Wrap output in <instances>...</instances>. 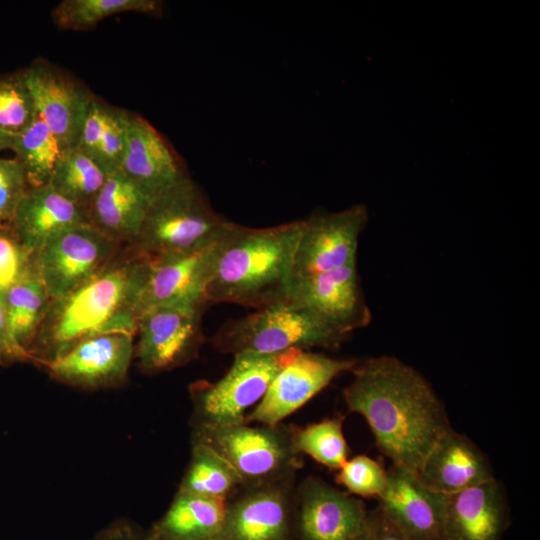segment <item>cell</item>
Returning <instances> with one entry per match:
<instances>
[{
	"label": "cell",
	"instance_id": "cell-1",
	"mask_svg": "<svg viewBox=\"0 0 540 540\" xmlns=\"http://www.w3.org/2000/svg\"><path fill=\"white\" fill-rule=\"evenodd\" d=\"M343 390L349 411L364 417L378 449L393 465L417 473L437 440L451 428L445 407L431 384L395 356L357 364Z\"/></svg>",
	"mask_w": 540,
	"mask_h": 540
},
{
	"label": "cell",
	"instance_id": "cell-2",
	"mask_svg": "<svg viewBox=\"0 0 540 540\" xmlns=\"http://www.w3.org/2000/svg\"><path fill=\"white\" fill-rule=\"evenodd\" d=\"M148 260L128 245L89 280L52 299L31 349L45 366L77 343L111 332L136 333Z\"/></svg>",
	"mask_w": 540,
	"mask_h": 540
},
{
	"label": "cell",
	"instance_id": "cell-3",
	"mask_svg": "<svg viewBox=\"0 0 540 540\" xmlns=\"http://www.w3.org/2000/svg\"><path fill=\"white\" fill-rule=\"evenodd\" d=\"M303 220L252 228L229 222L214 245L208 303L259 309L288 299Z\"/></svg>",
	"mask_w": 540,
	"mask_h": 540
},
{
	"label": "cell",
	"instance_id": "cell-4",
	"mask_svg": "<svg viewBox=\"0 0 540 540\" xmlns=\"http://www.w3.org/2000/svg\"><path fill=\"white\" fill-rule=\"evenodd\" d=\"M229 222L189 176L152 199L128 246L149 258L198 251L213 245Z\"/></svg>",
	"mask_w": 540,
	"mask_h": 540
},
{
	"label": "cell",
	"instance_id": "cell-5",
	"mask_svg": "<svg viewBox=\"0 0 540 540\" xmlns=\"http://www.w3.org/2000/svg\"><path fill=\"white\" fill-rule=\"evenodd\" d=\"M347 336L285 300L229 320L212 337V344L233 355L275 354L290 349L337 348Z\"/></svg>",
	"mask_w": 540,
	"mask_h": 540
},
{
	"label": "cell",
	"instance_id": "cell-6",
	"mask_svg": "<svg viewBox=\"0 0 540 540\" xmlns=\"http://www.w3.org/2000/svg\"><path fill=\"white\" fill-rule=\"evenodd\" d=\"M292 430L281 424L241 423L195 429L192 441L206 444L224 458L245 488L294 479L302 461L293 446Z\"/></svg>",
	"mask_w": 540,
	"mask_h": 540
},
{
	"label": "cell",
	"instance_id": "cell-7",
	"mask_svg": "<svg viewBox=\"0 0 540 540\" xmlns=\"http://www.w3.org/2000/svg\"><path fill=\"white\" fill-rule=\"evenodd\" d=\"M296 350L275 354L238 353L218 381L192 383L189 392L194 430L245 423L247 410L260 402L274 376Z\"/></svg>",
	"mask_w": 540,
	"mask_h": 540
},
{
	"label": "cell",
	"instance_id": "cell-8",
	"mask_svg": "<svg viewBox=\"0 0 540 540\" xmlns=\"http://www.w3.org/2000/svg\"><path fill=\"white\" fill-rule=\"evenodd\" d=\"M123 246L84 222L51 237L35 254L36 270L55 299L101 271Z\"/></svg>",
	"mask_w": 540,
	"mask_h": 540
},
{
	"label": "cell",
	"instance_id": "cell-9",
	"mask_svg": "<svg viewBox=\"0 0 540 540\" xmlns=\"http://www.w3.org/2000/svg\"><path fill=\"white\" fill-rule=\"evenodd\" d=\"M206 307L155 306L138 318L134 349L138 367L158 374L181 367L199 356L205 341L202 316Z\"/></svg>",
	"mask_w": 540,
	"mask_h": 540
},
{
	"label": "cell",
	"instance_id": "cell-10",
	"mask_svg": "<svg viewBox=\"0 0 540 540\" xmlns=\"http://www.w3.org/2000/svg\"><path fill=\"white\" fill-rule=\"evenodd\" d=\"M356 359H339L309 350H296L274 376L265 395L247 414L245 423L276 426L296 412L343 372L351 371Z\"/></svg>",
	"mask_w": 540,
	"mask_h": 540
},
{
	"label": "cell",
	"instance_id": "cell-11",
	"mask_svg": "<svg viewBox=\"0 0 540 540\" xmlns=\"http://www.w3.org/2000/svg\"><path fill=\"white\" fill-rule=\"evenodd\" d=\"M287 300L345 335L368 326L372 318L356 262L331 271L293 277Z\"/></svg>",
	"mask_w": 540,
	"mask_h": 540
},
{
	"label": "cell",
	"instance_id": "cell-12",
	"mask_svg": "<svg viewBox=\"0 0 540 540\" xmlns=\"http://www.w3.org/2000/svg\"><path fill=\"white\" fill-rule=\"evenodd\" d=\"M367 220L364 205L339 212L314 213L303 219L293 277L331 271L356 262L359 236Z\"/></svg>",
	"mask_w": 540,
	"mask_h": 540
},
{
	"label": "cell",
	"instance_id": "cell-13",
	"mask_svg": "<svg viewBox=\"0 0 540 540\" xmlns=\"http://www.w3.org/2000/svg\"><path fill=\"white\" fill-rule=\"evenodd\" d=\"M292 481L245 487L241 495L227 502L220 537L223 540H294L296 512Z\"/></svg>",
	"mask_w": 540,
	"mask_h": 540
},
{
	"label": "cell",
	"instance_id": "cell-14",
	"mask_svg": "<svg viewBox=\"0 0 540 540\" xmlns=\"http://www.w3.org/2000/svg\"><path fill=\"white\" fill-rule=\"evenodd\" d=\"M134 334L111 332L82 340L44 367L55 380L82 389L123 383L134 356Z\"/></svg>",
	"mask_w": 540,
	"mask_h": 540
},
{
	"label": "cell",
	"instance_id": "cell-15",
	"mask_svg": "<svg viewBox=\"0 0 540 540\" xmlns=\"http://www.w3.org/2000/svg\"><path fill=\"white\" fill-rule=\"evenodd\" d=\"M295 502L297 540H351L368 515L361 500L318 477L304 480Z\"/></svg>",
	"mask_w": 540,
	"mask_h": 540
},
{
	"label": "cell",
	"instance_id": "cell-16",
	"mask_svg": "<svg viewBox=\"0 0 540 540\" xmlns=\"http://www.w3.org/2000/svg\"><path fill=\"white\" fill-rule=\"evenodd\" d=\"M24 74L37 114L64 150L75 147L93 95L44 60L35 61Z\"/></svg>",
	"mask_w": 540,
	"mask_h": 540
},
{
	"label": "cell",
	"instance_id": "cell-17",
	"mask_svg": "<svg viewBox=\"0 0 540 540\" xmlns=\"http://www.w3.org/2000/svg\"><path fill=\"white\" fill-rule=\"evenodd\" d=\"M378 499L384 515L410 540H446L445 495L423 485L415 472L392 465Z\"/></svg>",
	"mask_w": 540,
	"mask_h": 540
},
{
	"label": "cell",
	"instance_id": "cell-18",
	"mask_svg": "<svg viewBox=\"0 0 540 540\" xmlns=\"http://www.w3.org/2000/svg\"><path fill=\"white\" fill-rule=\"evenodd\" d=\"M120 170L151 199L190 176L164 137L145 118L129 111Z\"/></svg>",
	"mask_w": 540,
	"mask_h": 540
},
{
	"label": "cell",
	"instance_id": "cell-19",
	"mask_svg": "<svg viewBox=\"0 0 540 540\" xmlns=\"http://www.w3.org/2000/svg\"><path fill=\"white\" fill-rule=\"evenodd\" d=\"M215 243L198 251L147 257L142 311L155 306L207 307L206 289Z\"/></svg>",
	"mask_w": 540,
	"mask_h": 540
},
{
	"label": "cell",
	"instance_id": "cell-20",
	"mask_svg": "<svg viewBox=\"0 0 540 540\" xmlns=\"http://www.w3.org/2000/svg\"><path fill=\"white\" fill-rule=\"evenodd\" d=\"M416 474L423 485L442 495L495 478L486 454L466 435L452 428L437 440Z\"/></svg>",
	"mask_w": 540,
	"mask_h": 540
},
{
	"label": "cell",
	"instance_id": "cell-21",
	"mask_svg": "<svg viewBox=\"0 0 540 540\" xmlns=\"http://www.w3.org/2000/svg\"><path fill=\"white\" fill-rule=\"evenodd\" d=\"M508 519L505 489L496 478L445 495L446 540H502Z\"/></svg>",
	"mask_w": 540,
	"mask_h": 540
},
{
	"label": "cell",
	"instance_id": "cell-22",
	"mask_svg": "<svg viewBox=\"0 0 540 540\" xmlns=\"http://www.w3.org/2000/svg\"><path fill=\"white\" fill-rule=\"evenodd\" d=\"M84 222H89L87 212L47 184L29 187L11 224L24 246L35 255L51 237Z\"/></svg>",
	"mask_w": 540,
	"mask_h": 540
},
{
	"label": "cell",
	"instance_id": "cell-23",
	"mask_svg": "<svg viewBox=\"0 0 540 540\" xmlns=\"http://www.w3.org/2000/svg\"><path fill=\"white\" fill-rule=\"evenodd\" d=\"M152 199L121 170L107 175L88 210L93 226L121 245L137 237Z\"/></svg>",
	"mask_w": 540,
	"mask_h": 540
},
{
	"label": "cell",
	"instance_id": "cell-24",
	"mask_svg": "<svg viewBox=\"0 0 540 540\" xmlns=\"http://www.w3.org/2000/svg\"><path fill=\"white\" fill-rule=\"evenodd\" d=\"M227 502L178 491L150 534L153 540H206L218 536L224 526Z\"/></svg>",
	"mask_w": 540,
	"mask_h": 540
},
{
	"label": "cell",
	"instance_id": "cell-25",
	"mask_svg": "<svg viewBox=\"0 0 540 540\" xmlns=\"http://www.w3.org/2000/svg\"><path fill=\"white\" fill-rule=\"evenodd\" d=\"M127 112L93 96L86 113L76 146L107 175L121 168Z\"/></svg>",
	"mask_w": 540,
	"mask_h": 540
},
{
	"label": "cell",
	"instance_id": "cell-26",
	"mask_svg": "<svg viewBox=\"0 0 540 540\" xmlns=\"http://www.w3.org/2000/svg\"><path fill=\"white\" fill-rule=\"evenodd\" d=\"M9 337L22 362L31 349L49 309L51 298L36 268L4 295Z\"/></svg>",
	"mask_w": 540,
	"mask_h": 540
},
{
	"label": "cell",
	"instance_id": "cell-27",
	"mask_svg": "<svg viewBox=\"0 0 540 540\" xmlns=\"http://www.w3.org/2000/svg\"><path fill=\"white\" fill-rule=\"evenodd\" d=\"M240 486L239 475L224 458L206 444L192 441L191 460L178 491L228 501Z\"/></svg>",
	"mask_w": 540,
	"mask_h": 540
},
{
	"label": "cell",
	"instance_id": "cell-28",
	"mask_svg": "<svg viewBox=\"0 0 540 540\" xmlns=\"http://www.w3.org/2000/svg\"><path fill=\"white\" fill-rule=\"evenodd\" d=\"M107 174L77 146L63 150L49 185L87 212Z\"/></svg>",
	"mask_w": 540,
	"mask_h": 540
},
{
	"label": "cell",
	"instance_id": "cell-29",
	"mask_svg": "<svg viewBox=\"0 0 540 540\" xmlns=\"http://www.w3.org/2000/svg\"><path fill=\"white\" fill-rule=\"evenodd\" d=\"M10 150L24 169L30 188L49 184L63 148L37 114L32 123L13 137Z\"/></svg>",
	"mask_w": 540,
	"mask_h": 540
},
{
	"label": "cell",
	"instance_id": "cell-30",
	"mask_svg": "<svg viewBox=\"0 0 540 540\" xmlns=\"http://www.w3.org/2000/svg\"><path fill=\"white\" fill-rule=\"evenodd\" d=\"M158 16L162 2L158 0H63L52 10L55 25L62 30H87L104 18L123 12Z\"/></svg>",
	"mask_w": 540,
	"mask_h": 540
},
{
	"label": "cell",
	"instance_id": "cell-31",
	"mask_svg": "<svg viewBox=\"0 0 540 540\" xmlns=\"http://www.w3.org/2000/svg\"><path fill=\"white\" fill-rule=\"evenodd\" d=\"M292 440L298 454H306L316 462L338 470L349 456V446L343 433V418H326L303 428L292 430Z\"/></svg>",
	"mask_w": 540,
	"mask_h": 540
},
{
	"label": "cell",
	"instance_id": "cell-32",
	"mask_svg": "<svg viewBox=\"0 0 540 540\" xmlns=\"http://www.w3.org/2000/svg\"><path fill=\"white\" fill-rule=\"evenodd\" d=\"M36 115L24 71L0 79V130L13 138L22 133Z\"/></svg>",
	"mask_w": 540,
	"mask_h": 540
},
{
	"label": "cell",
	"instance_id": "cell-33",
	"mask_svg": "<svg viewBox=\"0 0 540 540\" xmlns=\"http://www.w3.org/2000/svg\"><path fill=\"white\" fill-rule=\"evenodd\" d=\"M35 255L17 236L11 222H0V294L35 270Z\"/></svg>",
	"mask_w": 540,
	"mask_h": 540
},
{
	"label": "cell",
	"instance_id": "cell-34",
	"mask_svg": "<svg viewBox=\"0 0 540 540\" xmlns=\"http://www.w3.org/2000/svg\"><path fill=\"white\" fill-rule=\"evenodd\" d=\"M336 480L351 494L378 498L385 487L387 471L372 458L358 455L338 469Z\"/></svg>",
	"mask_w": 540,
	"mask_h": 540
},
{
	"label": "cell",
	"instance_id": "cell-35",
	"mask_svg": "<svg viewBox=\"0 0 540 540\" xmlns=\"http://www.w3.org/2000/svg\"><path fill=\"white\" fill-rule=\"evenodd\" d=\"M29 189L23 167L16 158H0V222H11Z\"/></svg>",
	"mask_w": 540,
	"mask_h": 540
},
{
	"label": "cell",
	"instance_id": "cell-36",
	"mask_svg": "<svg viewBox=\"0 0 540 540\" xmlns=\"http://www.w3.org/2000/svg\"><path fill=\"white\" fill-rule=\"evenodd\" d=\"M367 526L369 540H410L384 515L379 507L368 512Z\"/></svg>",
	"mask_w": 540,
	"mask_h": 540
},
{
	"label": "cell",
	"instance_id": "cell-37",
	"mask_svg": "<svg viewBox=\"0 0 540 540\" xmlns=\"http://www.w3.org/2000/svg\"><path fill=\"white\" fill-rule=\"evenodd\" d=\"M92 540H152L150 532H145L127 520H117L101 530Z\"/></svg>",
	"mask_w": 540,
	"mask_h": 540
},
{
	"label": "cell",
	"instance_id": "cell-38",
	"mask_svg": "<svg viewBox=\"0 0 540 540\" xmlns=\"http://www.w3.org/2000/svg\"><path fill=\"white\" fill-rule=\"evenodd\" d=\"M22 362L9 337L4 295L0 294V365Z\"/></svg>",
	"mask_w": 540,
	"mask_h": 540
},
{
	"label": "cell",
	"instance_id": "cell-39",
	"mask_svg": "<svg viewBox=\"0 0 540 540\" xmlns=\"http://www.w3.org/2000/svg\"><path fill=\"white\" fill-rule=\"evenodd\" d=\"M13 138L2 130H0V152L6 149H10L12 145Z\"/></svg>",
	"mask_w": 540,
	"mask_h": 540
},
{
	"label": "cell",
	"instance_id": "cell-40",
	"mask_svg": "<svg viewBox=\"0 0 540 540\" xmlns=\"http://www.w3.org/2000/svg\"><path fill=\"white\" fill-rule=\"evenodd\" d=\"M368 516V515H367ZM351 540H369V533H368V526H367V519H366V523H365V526L364 528L362 529V531L357 535L355 536L353 539Z\"/></svg>",
	"mask_w": 540,
	"mask_h": 540
},
{
	"label": "cell",
	"instance_id": "cell-41",
	"mask_svg": "<svg viewBox=\"0 0 540 540\" xmlns=\"http://www.w3.org/2000/svg\"><path fill=\"white\" fill-rule=\"evenodd\" d=\"M152 540H153V538H152ZM206 540H223V539L220 537V534H219L218 536H215V537H212V538H209V539H206Z\"/></svg>",
	"mask_w": 540,
	"mask_h": 540
}]
</instances>
